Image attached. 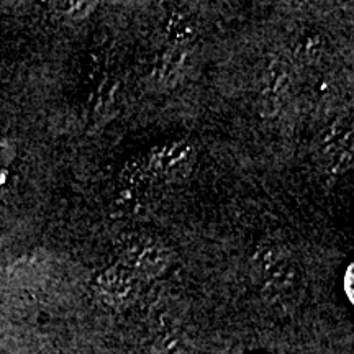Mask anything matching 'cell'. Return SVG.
Wrapping results in <instances>:
<instances>
[{"instance_id": "cell-1", "label": "cell", "mask_w": 354, "mask_h": 354, "mask_svg": "<svg viewBox=\"0 0 354 354\" xmlns=\"http://www.w3.org/2000/svg\"><path fill=\"white\" fill-rule=\"evenodd\" d=\"M354 266L351 264L348 268L346 271V276H344V290H346V295L349 297V300H354V292H353V274H354Z\"/></svg>"}]
</instances>
